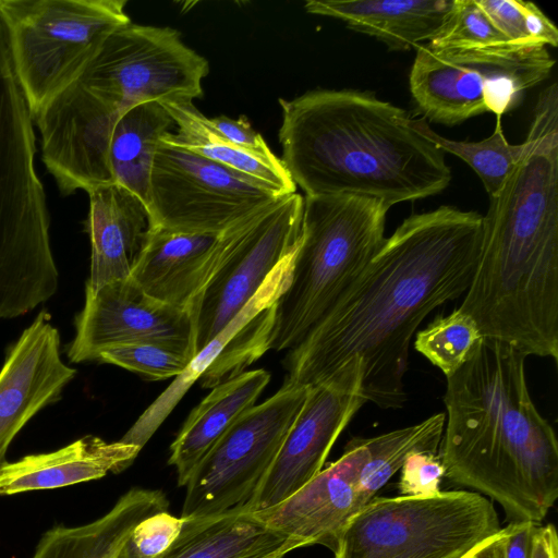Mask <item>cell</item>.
I'll use <instances>...</instances> for the list:
<instances>
[{
    "instance_id": "cell-1",
    "label": "cell",
    "mask_w": 558,
    "mask_h": 558,
    "mask_svg": "<svg viewBox=\"0 0 558 558\" xmlns=\"http://www.w3.org/2000/svg\"><path fill=\"white\" fill-rule=\"evenodd\" d=\"M482 223L483 215L453 206L405 218L325 317L288 352L286 381L319 385L359 356L367 401L401 408L410 341L432 311L468 290Z\"/></svg>"
},
{
    "instance_id": "cell-2",
    "label": "cell",
    "mask_w": 558,
    "mask_h": 558,
    "mask_svg": "<svg viewBox=\"0 0 558 558\" xmlns=\"http://www.w3.org/2000/svg\"><path fill=\"white\" fill-rule=\"evenodd\" d=\"M533 149L483 215L477 264L461 311L484 338L558 360V124L535 119Z\"/></svg>"
},
{
    "instance_id": "cell-3",
    "label": "cell",
    "mask_w": 558,
    "mask_h": 558,
    "mask_svg": "<svg viewBox=\"0 0 558 558\" xmlns=\"http://www.w3.org/2000/svg\"><path fill=\"white\" fill-rule=\"evenodd\" d=\"M526 355L483 338L450 377L445 476L496 500L510 522L541 523L558 497V441L526 383Z\"/></svg>"
},
{
    "instance_id": "cell-4",
    "label": "cell",
    "mask_w": 558,
    "mask_h": 558,
    "mask_svg": "<svg viewBox=\"0 0 558 558\" xmlns=\"http://www.w3.org/2000/svg\"><path fill=\"white\" fill-rule=\"evenodd\" d=\"M281 162L305 196L353 194L388 207L442 192L445 154L409 113L353 89H315L279 99Z\"/></svg>"
},
{
    "instance_id": "cell-5",
    "label": "cell",
    "mask_w": 558,
    "mask_h": 558,
    "mask_svg": "<svg viewBox=\"0 0 558 558\" xmlns=\"http://www.w3.org/2000/svg\"><path fill=\"white\" fill-rule=\"evenodd\" d=\"M209 63L171 27L134 24L114 29L82 72L41 110L62 131L113 128L128 109L203 96Z\"/></svg>"
},
{
    "instance_id": "cell-6",
    "label": "cell",
    "mask_w": 558,
    "mask_h": 558,
    "mask_svg": "<svg viewBox=\"0 0 558 558\" xmlns=\"http://www.w3.org/2000/svg\"><path fill=\"white\" fill-rule=\"evenodd\" d=\"M33 122L0 23V319L32 312L59 287Z\"/></svg>"
},
{
    "instance_id": "cell-7",
    "label": "cell",
    "mask_w": 558,
    "mask_h": 558,
    "mask_svg": "<svg viewBox=\"0 0 558 558\" xmlns=\"http://www.w3.org/2000/svg\"><path fill=\"white\" fill-rule=\"evenodd\" d=\"M389 208L353 194L304 197L290 282L271 308L268 350L296 348L351 287L386 239Z\"/></svg>"
},
{
    "instance_id": "cell-8",
    "label": "cell",
    "mask_w": 558,
    "mask_h": 558,
    "mask_svg": "<svg viewBox=\"0 0 558 558\" xmlns=\"http://www.w3.org/2000/svg\"><path fill=\"white\" fill-rule=\"evenodd\" d=\"M126 0H0L12 68L34 119L131 22Z\"/></svg>"
},
{
    "instance_id": "cell-9",
    "label": "cell",
    "mask_w": 558,
    "mask_h": 558,
    "mask_svg": "<svg viewBox=\"0 0 558 558\" xmlns=\"http://www.w3.org/2000/svg\"><path fill=\"white\" fill-rule=\"evenodd\" d=\"M501 530L493 502L469 490L372 498L345 525L335 558H463Z\"/></svg>"
},
{
    "instance_id": "cell-10",
    "label": "cell",
    "mask_w": 558,
    "mask_h": 558,
    "mask_svg": "<svg viewBox=\"0 0 558 558\" xmlns=\"http://www.w3.org/2000/svg\"><path fill=\"white\" fill-rule=\"evenodd\" d=\"M555 62L545 46L422 44L410 71V90L424 119L435 123L456 125L485 112L501 118L549 76Z\"/></svg>"
},
{
    "instance_id": "cell-11",
    "label": "cell",
    "mask_w": 558,
    "mask_h": 558,
    "mask_svg": "<svg viewBox=\"0 0 558 558\" xmlns=\"http://www.w3.org/2000/svg\"><path fill=\"white\" fill-rule=\"evenodd\" d=\"M310 387L284 381L219 438L191 474L182 519L217 515L251 500L296 418Z\"/></svg>"
},
{
    "instance_id": "cell-12",
    "label": "cell",
    "mask_w": 558,
    "mask_h": 558,
    "mask_svg": "<svg viewBox=\"0 0 558 558\" xmlns=\"http://www.w3.org/2000/svg\"><path fill=\"white\" fill-rule=\"evenodd\" d=\"M277 197L203 156L161 140L157 145L147 202L153 229L220 234Z\"/></svg>"
},
{
    "instance_id": "cell-13",
    "label": "cell",
    "mask_w": 558,
    "mask_h": 558,
    "mask_svg": "<svg viewBox=\"0 0 558 558\" xmlns=\"http://www.w3.org/2000/svg\"><path fill=\"white\" fill-rule=\"evenodd\" d=\"M304 197H277L233 226L228 253L189 307L194 356L247 304L299 245ZM193 356V357H194Z\"/></svg>"
},
{
    "instance_id": "cell-14",
    "label": "cell",
    "mask_w": 558,
    "mask_h": 558,
    "mask_svg": "<svg viewBox=\"0 0 558 558\" xmlns=\"http://www.w3.org/2000/svg\"><path fill=\"white\" fill-rule=\"evenodd\" d=\"M365 402L359 356L324 383L310 387L270 468L243 510L257 512L274 507L317 475L337 438Z\"/></svg>"
},
{
    "instance_id": "cell-15",
    "label": "cell",
    "mask_w": 558,
    "mask_h": 558,
    "mask_svg": "<svg viewBox=\"0 0 558 558\" xmlns=\"http://www.w3.org/2000/svg\"><path fill=\"white\" fill-rule=\"evenodd\" d=\"M298 248V247H296ZM295 248V251H296ZM293 251L270 272L247 304L190 362L120 439L141 449L191 386L206 388L239 375L267 349L271 308L290 282Z\"/></svg>"
},
{
    "instance_id": "cell-16",
    "label": "cell",
    "mask_w": 558,
    "mask_h": 558,
    "mask_svg": "<svg viewBox=\"0 0 558 558\" xmlns=\"http://www.w3.org/2000/svg\"><path fill=\"white\" fill-rule=\"evenodd\" d=\"M75 333L66 345L71 363L97 362L110 348L156 343L191 360L193 324L189 310L174 307L146 294L131 277L98 289L85 284V302L74 319Z\"/></svg>"
},
{
    "instance_id": "cell-17",
    "label": "cell",
    "mask_w": 558,
    "mask_h": 558,
    "mask_svg": "<svg viewBox=\"0 0 558 558\" xmlns=\"http://www.w3.org/2000/svg\"><path fill=\"white\" fill-rule=\"evenodd\" d=\"M40 311L9 348L0 369V468L15 436L40 410L61 399L76 369L61 357V337Z\"/></svg>"
},
{
    "instance_id": "cell-18",
    "label": "cell",
    "mask_w": 558,
    "mask_h": 558,
    "mask_svg": "<svg viewBox=\"0 0 558 558\" xmlns=\"http://www.w3.org/2000/svg\"><path fill=\"white\" fill-rule=\"evenodd\" d=\"M368 458L361 437L343 454L280 504L253 512L268 527L332 553L351 518L367 504L359 490L360 472Z\"/></svg>"
},
{
    "instance_id": "cell-19",
    "label": "cell",
    "mask_w": 558,
    "mask_h": 558,
    "mask_svg": "<svg viewBox=\"0 0 558 558\" xmlns=\"http://www.w3.org/2000/svg\"><path fill=\"white\" fill-rule=\"evenodd\" d=\"M233 227L220 234L150 230L132 280L149 296L189 310L228 253Z\"/></svg>"
},
{
    "instance_id": "cell-20",
    "label": "cell",
    "mask_w": 558,
    "mask_h": 558,
    "mask_svg": "<svg viewBox=\"0 0 558 558\" xmlns=\"http://www.w3.org/2000/svg\"><path fill=\"white\" fill-rule=\"evenodd\" d=\"M85 231L90 239V272L86 286L131 277L148 240L151 222L146 205L123 186L111 183L88 192Z\"/></svg>"
},
{
    "instance_id": "cell-21",
    "label": "cell",
    "mask_w": 558,
    "mask_h": 558,
    "mask_svg": "<svg viewBox=\"0 0 558 558\" xmlns=\"http://www.w3.org/2000/svg\"><path fill=\"white\" fill-rule=\"evenodd\" d=\"M141 448L87 435L51 452L27 454L0 468V496L61 488L130 466Z\"/></svg>"
},
{
    "instance_id": "cell-22",
    "label": "cell",
    "mask_w": 558,
    "mask_h": 558,
    "mask_svg": "<svg viewBox=\"0 0 558 558\" xmlns=\"http://www.w3.org/2000/svg\"><path fill=\"white\" fill-rule=\"evenodd\" d=\"M453 0H308L307 13L343 21L349 28L404 51L429 41L439 31Z\"/></svg>"
},
{
    "instance_id": "cell-23",
    "label": "cell",
    "mask_w": 558,
    "mask_h": 558,
    "mask_svg": "<svg viewBox=\"0 0 558 558\" xmlns=\"http://www.w3.org/2000/svg\"><path fill=\"white\" fill-rule=\"evenodd\" d=\"M183 520L180 534L160 558H283L304 547L241 508Z\"/></svg>"
},
{
    "instance_id": "cell-24",
    "label": "cell",
    "mask_w": 558,
    "mask_h": 558,
    "mask_svg": "<svg viewBox=\"0 0 558 558\" xmlns=\"http://www.w3.org/2000/svg\"><path fill=\"white\" fill-rule=\"evenodd\" d=\"M270 380L265 369L242 372L215 386L195 407L170 447L168 463L175 468L179 486H185L194 469L219 438L255 402Z\"/></svg>"
},
{
    "instance_id": "cell-25",
    "label": "cell",
    "mask_w": 558,
    "mask_h": 558,
    "mask_svg": "<svg viewBox=\"0 0 558 558\" xmlns=\"http://www.w3.org/2000/svg\"><path fill=\"white\" fill-rule=\"evenodd\" d=\"M168 507L161 490L131 488L108 512L92 522L56 524L47 530L29 558H112L137 522Z\"/></svg>"
},
{
    "instance_id": "cell-26",
    "label": "cell",
    "mask_w": 558,
    "mask_h": 558,
    "mask_svg": "<svg viewBox=\"0 0 558 558\" xmlns=\"http://www.w3.org/2000/svg\"><path fill=\"white\" fill-rule=\"evenodd\" d=\"M172 118L177 132H168L161 141L187 149L216 163L246 175L278 196L295 193L296 185L280 158L263 157L247 151L219 133L194 105V100L175 98L159 102Z\"/></svg>"
},
{
    "instance_id": "cell-27",
    "label": "cell",
    "mask_w": 558,
    "mask_h": 558,
    "mask_svg": "<svg viewBox=\"0 0 558 558\" xmlns=\"http://www.w3.org/2000/svg\"><path fill=\"white\" fill-rule=\"evenodd\" d=\"M173 126L166 109L153 101L128 109L112 130L108 159L113 183L136 195L146 207L157 145Z\"/></svg>"
},
{
    "instance_id": "cell-28",
    "label": "cell",
    "mask_w": 558,
    "mask_h": 558,
    "mask_svg": "<svg viewBox=\"0 0 558 558\" xmlns=\"http://www.w3.org/2000/svg\"><path fill=\"white\" fill-rule=\"evenodd\" d=\"M446 415L434 414L426 420L375 437L364 438L368 458L359 476V490L368 502L397 473L407 458L415 452H437Z\"/></svg>"
},
{
    "instance_id": "cell-29",
    "label": "cell",
    "mask_w": 558,
    "mask_h": 558,
    "mask_svg": "<svg viewBox=\"0 0 558 558\" xmlns=\"http://www.w3.org/2000/svg\"><path fill=\"white\" fill-rule=\"evenodd\" d=\"M501 118H497L490 136L478 142H459L437 134L424 118L413 119L417 132L434 143L444 153L452 154L464 160L478 175L489 197L502 186L514 167L533 149L537 132L530 126L524 143L510 144L501 128Z\"/></svg>"
},
{
    "instance_id": "cell-30",
    "label": "cell",
    "mask_w": 558,
    "mask_h": 558,
    "mask_svg": "<svg viewBox=\"0 0 558 558\" xmlns=\"http://www.w3.org/2000/svg\"><path fill=\"white\" fill-rule=\"evenodd\" d=\"M483 338L474 319L458 308L420 330L414 348L448 378L471 357Z\"/></svg>"
},
{
    "instance_id": "cell-31",
    "label": "cell",
    "mask_w": 558,
    "mask_h": 558,
    "mask_svg": "<svg viewBox=\"0 0 558 558\" xmlns=\"http://www.w3.org/2000/svg\"><path fill=\"white\" fill-rule=\"evenodd\" d=\"M428 44L437 48H487L515 45L492 24L475 0H453L439 31Z\"/></svg>"
},
{
    "instance_id": "cell-32",
    "label": "cell",
    "mask_w": 558,
    "mask_h": 558,
    "mask_svg": "<svg viewBox=\"0 0 558 558\" xmlns=\"http://www.w3.org/2000/svg\"><path fill=\"white\" fill-rule=\"evenodd\" d=\"M97 362L113 364L151 380L177 377L191 357L171 348L156 343H134L102 351Z\"/></svg>"
},
{
    "instance_id": "cell-33",
    "label": "cell",
    "mask_w": 558,
    "mask_h": 558,
    "mask_svg": "<svg viewBox=\"0 0 558 558\" xmlns=\"http://www.w3.org/2000/svg\"><path fill=\"white\" fill-rule=\"evenodd\" d=\"M184 520L168 509L153 512L136 523L112 558H160L181 532Z\"/></svg>"
},
{
    "instance_id": "cell-34",
    "label": "cell",
    "mask_w": 558,
    "mask_h": 558,
    "mask_svg": "<svg viewBox=\"0 0 558 558\" xmlns=\"http://www.w3.org/2000/svg\"><path fill=\"white\" fill-rule=\"evenodd\" d=\"M399 490L403 496H432L440 492L445 476L440 458L435 453L415 452L401 466Z\"/></svg>"
},
{
    "instance_id": "cell-35",
    "label": "cell",
    "mask_w": 558,
    "mask_h": 558,
    "mask_svg": "<svg viewBox=\"0 0 558 558\" xmlns=\"http://www.w3.org/2000/svg\"><path fill=\"white\" fill-rule=\"evenodd\" d=\"M492 24L511 43L536 45L530 37L522 0H475Z\"/></svg>"
},
{
    "instance_id": "cell-36",
    "label": "cell",
    "mask_w": 558,
    "mask_h": 558,
    "mask_svg": "<svg viewBox=\"0 0 558 558\" xmlns=\"http://www.w3.org/2000/svg\"><path fill=\"white\" fill-rule=\"evenodd\" d=\"M210 122L219 133L234 145L263 157H271L275 155L263 136L252 128L244 116L238 119L218 116L211 118Z\"/></svg>"
},
{
    "instance_id": "cell-37",
    "label": "cell",
    "mask_w": 558,
    "mask_h": 558,
    "mask_svg": "<svg viewBox=\"0 0 558 558\" xmlns=\"http://www.w3.org/2000/svg\"><path fill=\"white\" fill-rule=\"evenodd\" d=\"M526 29L531 39L541 46H558V29L533 2L523 1Z\"/></svg>"
},
{
    "instance_id": "cell-38",
    "label": "cell",
    "mask_w": 558,
    "mask_h": 558,
    "mask_svg": "<svg viewBox=\"0 0 558 558\" xmlns=\"http://www.w3.org/2000/svg\"><path fill=\"white\" fill-rule=\"evenodd\" d=\"M536 523L510 522L505 529V558H531L533 534Z\"/></svg>"
},
{
    "instance_id": "cell-39",
    "label": "cell",
    "mask_w": 558,
    "mask_h": 558,
    "mask_svg": "<svg viewBox=\"0 0 558 558\" xmlns=\"http://www.w3.org/2000/svg\"><path fill=\"white\" fill-rule=\"evenodd\" d=\"M531 558H558V537L553 524L536 525Z\"/></svg>"
},
{
    "instance_id": "cell-40",
    "label": "cell",
    "mask_w": 558,
    "mask_h": 558,
    "mask_svg": "<svg viewBox=\"0 0 558 558\" xmlns=\"http://www.w3.org/2000/svg\"><path fill=\"white\" fill-rule=\"evenodd\" d=\"M506 533L501 529L495 536L490 537L463 558H505Z\"/></svg>"
}]
</instances>
